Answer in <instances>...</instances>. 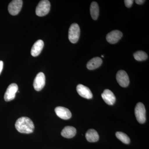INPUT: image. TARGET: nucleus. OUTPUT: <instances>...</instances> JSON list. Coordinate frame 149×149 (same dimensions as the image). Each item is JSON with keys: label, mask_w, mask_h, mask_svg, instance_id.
Here are the masks:
<instances>
[{"label": "nucleus", "mask_w": 149, "mask_h": 149, "mask_svg": "<svg viewBox=\"0 0 149 149\" xmlns=\"http://www.w3.org/2000/svg\"><path fill=\"white\" fill-rule=\"evenodd\" d=\"M15 128L19 133L29 134L32 133L35 129V125L31 119L27 117H22L17 120Z\"/></svg>", "instance_id": "1"}, {"label": "nucleus", "mask_w": 149, "mask_h": 149, "mask_svg": "<svg viewBox=\"0 0 149 149\" xmlns=\"http://www.w3.org/2000/svg\"><path fill=\"white\" fill-rule=\"evenodd\" d=\"M50 7V3L49 1L43 0L40 1L36 8V15L40 17L45 16L49 12Z\"/></svg>", "instance_id": "2"}, {"label": "nucleus", "mask_w": 149, "mask_h": 149, "mask_svg": "<svg viewBox=\"0 0 149 149\" xmlns=\"http://www.w3.org/2000/svg\"><path fill=\"white\" fill-rule=\"evenodd\" d=\"M80 36V28L78 24L73 23L70 27L68 32V38L71 43L77 42Z\"/></svg>", "instance_id": "3"}, {"label": "nucleus", "mask_w": 149, "mask_h": 149, "mask_svg": "<svg viewBox=\"0 0 149 149\" xmlns=\"http://www.w3.org/2000/svg\"><path fill=\"white\" fill-rule=\"evenodd\" d=\"M135 115L137 120L140 123H144L146 121V110L143 104L139 102L135 109Z\"/></svg>", "instance_id": "4"}, {"label": "nucleus", "mask_w": 149, "mask_h": 149, "mask_svg": "<svg viewBox=\"0 0 149 149\" xmlns=\"http://www.w3.org/2000/svg\"><path fill=\"white\" fill-rule=\"evenodd\" d=\"M23 1L22 0H13L8 6L9 13L11 15H16L19 13L22 8Z\"/></svg>", "instance_id": "5"}, {"label": "nucleus", "mask_w": 149, "mask_h": 149, "mask_svg": "<svg viewBox=\"0 0 149 149\" xmlns=\"http://www.w3.org/2000/svg\"><path fill=\"white\" fill-rule=\"evenodd\" d=\"M18 86L15 83H12L10 85L7 89L5 93V100L6 102H9L13 100L15 98L16 93L18 91Z\"/></svg>", "instance_id": "6"}, {"label": "nucleus", "mask_w": 149, "mask_h": 149, "mask_svg": "<svg viewBox=\"0 0 149 149\" xmlns=\"http://www.w3.org/2000/svg\"><path fill=\"white\" fill-rule=\"evenodd\" d=\"M45 76L44 73L39 72L35 77L33 83V86L37 91H41L45 85Z\"/></svg>", "instance_id": "7"}, {"label": "nucleus", "mask_w": 149, "mask_h": 149, "mask_svg": "<svg viewBox=\"0 0 149 149\" xmlns=\"http://www.w3.org/2000/svg\"><path fill=\"white\" fill-rule=\"evenodd\" d=\"M116 80L119 85L123 88L127 87L129 85L130 81L127 73L123 70L118 71L116 74Z\"/></svg>", "instance_id": "8"}, {"label": "nucleus", "mask_w": 149, "mask_h": 149, "mask_svg": "<svg viewBox=\"0 0 149 149\" xmlns=\"http://www.w3.org/2000/svg\"><path fill=\"white\" fill-rule=\"evenodd\" d=\"M122 32L119 30H113L107 35L106 39L109 43L114 44L117 43L122 37Z\"/></svg>", "instance_id": "9"}, {"label": "nucleus", "mask_w": 149, "mask_h": 149, "mask_svg": "<svg viewBox=\"0 0 149 149\" xmlns=\"http://www.w3.org/2000/svg\"><path fill=\"white\" fill-rule=\"evenodd\" d=\"M55 111L57 116L64 120L69 119L72 116L70 111L64 107H57L55 109Z\"/></svg>", "instance_id": "10"}, {"label": "nucleus", "mask_w": 149, "mask_h": 149, "mask_svg": "<svg viewBox=\"0 0 149 149\" xmlns=\"http://www.w3.org/2000/svg\"><path fill=\"white\" fill-rule=\"evenodd\" d=\"M77 91L79 95L85 99H91L93 95L90 89L82 84H79L77 86Z\"/></svg>", "instance_id": "11"}, {"label": "nucleus", "mask_w": 149, "mask_h": 149, "mask_svg": "<svg viewBox=\"0 0 149 149\" xmlns=\"http://www.w3.org/2000/svg\"><path fill=\"white\" fill-rule=\"evenodd\" d=\"M102 97L104 101L109 105H112L116 102V97L111 91L106 89L102 94Z\"/></svg>", "instance_id": "12"}, {"label": "nucleus", "mask_w": 149, "mask_h": 149, "mask_svg": "<svg viewBox=\"0 0 149 149\" xmlns=\"http://www.w3.org/2000/svg\"><path fill=\"white\" fill-rule=\"evenodd\" d=\"M44 46V43L42 40H37V42L34 44L31 49V55L34 57L39 55L42 50Z\"/></svg>", "instance_id": "13"}, {"label": "nucleus", "mask_w": 149, "mask_h": 149, "mask_svg": "<svg viewBox=\"0 0 149 149\" xmlns=\"http://www.w3.org/2000/svg\"><path fill=\"white\" fill-rule=\"evenodd\" d=\"M76 129L72 126H68L65 127L61 132V136L67 139H71L75 136Z\"/></svg>", "instance_id": "14"}, {"label": "nucleus", "mask_w": 149, "mask_h": 149, "mask_svg": "<svg viewBox=\"0 0 149 149\" xmlns=\"http://www.w3.org/2000/svg\"><path fill=\"white\" fill-rule=\"evenodd\" d=\"M102 63V58L100 57H95L87 63V68L90 70L95 69L101 65Z\"/></svg>", "instance_id": "15"}, {"label": "nucleus", "mask_w": 149, "mask_h": 149, "mask_svg": "<svg viewBox=\"0 0 149 149\" xmlns=\"http://www.w3.org/2000/svg\"><path fill=\"white\" fill-rule=\"evenodd\" d=\"M85 137L88 142L91 143L97 142L99 139L98 133L96 130L93 129H90L87 131Z\"/></svg>", "instance_id": "16"}, {"label": "nucleus", "mask_w": 149, "mask_h": 149, "mask_svg": "<svg viewBox=\"0 0 149 149\" xmlns=\"http://www.w3.org/2000/svg\"><path fill=\"white\" fill-rule=\"evenodd\" d=\"M90 11L91 17L94 20L98 18L99 15V7L98 5L96 2H93L91 3Z\"/></svg>", "instance_id": "17"}, {"label": "nucleus", "mask_w": 149, "mask_h": 149, "mask_svg": "<svg viewBox=\"0 0 149 149\" xmlns=\"http://www.w3.org/2000/svg\"><path fill=\"white\" fill-rule=\"evenodd\" d=\"M134 58L138 61H143L146 60L148 58L147 54L143 51H139L136 52L133 54Z\"/></svg>", "instance_id": "18"}, {"label": "nucleus", "mask_w": 149, "mask_h": 149, "mask_svg": "<svg viewBox=\"0 0 149 149\" xmlns=\"http://www.w3.org/2000/svg\"><path fill=\"white\" fill-rule=\"evenodd\" d=\"M116 136L118 139L124 143L128 144L130 143V138L125 133L121 132H117L116 133Z\"/></svg>", "instance_id": "19"}, {"label": "nucleus", "mask_w": 149, "mask_h": 149, "mask_svg": "<svg viewBox=\"0 0 149 149\" xmlns=\"http://www.w3.org/2000/svg\"><path fill=\"white\" fill-rule=\"evenodd\" d=\"M125 5L127 8H130L132 6L133 3V0H125L124 1Z\"/></svg>", "instance_id": "20"}, {"label": "nucleus", "mask_w": 149, "mask_h": 149, "mask_svg": "<svg viewBox=\"0 0 149 149\" xmlns=\"http://www.w3.org/2000/svg\"><path fill=\"white\" fill-rule=\"evenodd\" d=\"M135 2L138 5H142L145 2V1L144 0H136Z\"/></svg>", "instance_id": "21"}, {"label": "nucleus", "mask_w": 149, "mask_h": 149, "mask_svg": "<svg viewBox=\"0 0 149 149\" xmlns=\"http://www.w3.org/2000/svg\"><path fill=\"white\" fill-rule=\"evenodd\" d=\"M3 66V63L1 61H0V74L2 71Z\"/></svg>", "instance_id": "22"}, {"label": "nucleus", "mask_w": 149, "mask_h": 149, "mask_svg": "<svg viewBox=\"0 0 149 149\" xmlns=\"http://www.w3.org/2000/svg\"><path fill=\"white\" fill-rule=\"evenodd\" d=\"M102 57H104V56H102Z\"/></svg>", "instance_id": "23"}]
</instances>
